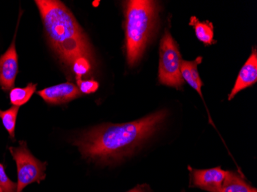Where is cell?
I'll return each instance as SVG.
<instances>
[{
  "instance_id": "1",
  "label": "cell",
  "mask_w": 257,
  "mask_h": 192,
  "mask_svg": "<svg viewBox=\"0 0 257 192\" xmlns=\"http://www.w3.org/2000/svg\"><path fill=\"white\" fill-rule=\"evenodd\" d=\"M167 115L166 111H160L128 123L99 125L83 133L73 145L86 159L103 164L118 163L154 135Z\"/></svg>"
},
{
  "instance_id": "2",
  "label": "cell",
  "mask_w": 257,
  "mask_h": 192,
  "mask_svg": "<svg viewBox=\"0 0 257 192\" xmlns=\"http://www.w3.org/2000/svg\"><path fill=\"white\" fill-rule=\"evenodd\" d=\"M50 46L62 63L72 67L79 58L93 60L86 35L71 11L58 0H37Z\"/></svg>"
},
{
  "instance_id": "3",
  "label": "cell",
  "mask_w": 257,
  "mask_h": 192,
  "mask_svg": "<svg viewBox=\"0 0 257 192\" xmlns=\"http://www.w3.org/2000/svg\"><path fill=\"white\" fill-rule=\"evenodd\" d=\"M157 12V2L154 1L125 2V48L128 66H135L142 58L156 27Z\"/></svg>"
},
{
  "instance_id": "4",
  "label": "cell",
  "mask_w": 257,
  "mask_h": 192,
  "mask_svg": "<svg viewBox=\"0 0 257 192\" xmlns=\"http://www.w3.org/2000/svg\"><path fill=\"white\" fill-rule=\"evenodd\" d=\"M183 61L177 43L166 30L160 43L159 79L165 86L179 89L183 84L180 68Z\"/></svg>"
},
{
  "instance_id": "5",
  "label": "cell",
  "mask_w": 257,
  "mask_h": 192,
  "mask_svg": "<svg viewBox=\"0 0 257 192\" xmlns=\"http://www.w3.org/2000/svg\"><path fill=\"white\" fill-rule=\"evenodd\" d=\"M10 151L17 163L18 179L17 192L23 191V189L32 183H40L44 180L47 163L42 162L35 158L27 148L26 141H20L19 147H10Z\"/></svg>"
},
{
  "instance_id": "6",
  "label": "cell",
  "mask_w": 257,
  "mask_h": 192,
  "mask_svg": "<svg viewBox=\"0 0 257 192\" xmlns=\"http://www.w3.org/2000/svg\"><path fill=\"white\" fill-rule=\"evenodd\" d=\"M190 170V186L209 192H219L227 171L220 167L209 169Z\"/></svg>"
},
{
  "instance_id": "7",
  "label": "cell",
  "mask_w": 257,
  "mask_h": 192,
  "mask_svg": "<svg viewBox=\"0 0 257 192\" xmlns=\"http://www.w3.org/2000/svg\"><path fill=\"white\" fill-rule=\"evenodd\" d=\"M15 38L16 35L8 50L0 56V87L5 92L14 87L19 71Z\"/></svg>"
},
{
  "instance_id": "8",
  "label": "cell",
  "mask_w": 257,
  "mask_h": 192,
  "mask_svg": "<svg viewBox=\"0 0 257 192\" xmlns=\"http://www.w3.org/2000/svg\"><path fill=\"white\" fill-rule=\"evenodd\" d=\"M37 94L44 99L45 102L51 105L66 103L81 95L79 88L71 82H64L46 88L38 91Z\"/></svg>"
},
{
  "instance_id": "9",
  "label": "cell",
  "mask_w": 257,
  "mask_h": 192,
  "mask_svg": "<svg viewBox=\"0 0 257 192\" xmlns=\"http://www.w3.org/2000/svg\"><path fill=\"white\" fill-rule=\"evenodd\" d=\"M257 81V52L253 49L247 61L239 71L236 83L232 88L228 99L232 100L240 91L249 87Z\"/></svg>"
},
{
  "instance_id": "10",
  "label": "cell",
  "mask_w": 257,
  "mask_h": 192,
  "mask_svg": "<svg viewBox=\"0 0 257 192\" xmlns=\"http://www.w3.org/2000/svg\"><path fill=\"white\" fill-rule=\"evenodd\" d=\"M219 192H257V189L249 185L240 174L227 171Z\"/></svg>"
},
{
  "instance_id": "11",
  "label": "cell",
  "mask_w": 257,
  "mask_h": 192,
  "mask_svg": "<svg viewBox=\"0 0 257 192\" xmlns=\"http://www.w3.org/2000/svg\"><path fill=\"white\" fill-rule=\"evenodd\" d=\"M190 26L194 29L198 40L206 46L215 44L213 40V25L209 21L200 22L196 17L190 18Z\"/></svg>"
},
{
  "instance_id": "12",
  "label": "cell",
  "mask_w": 257,
  "mask_h": 192,
  "mask_svg": "<svg viewBox=\"0 0 257 192\" xmlns=\"http://www.w3.org/2000/svg\"><path fill=\"white\" fill-rule=\"evenodd\" d=\"M37 84L32 82L25 88H14L10 93V103L14 106L20 107L27 103L37 90Z\"/></svg>"
},
{
  "instance_id": "13",
  "label": "cell",
  "mask_w": 257,
  "mask_h": 192,
  "mask_svg": "<svg viewBox=\"0 0 257 192\" xmlns=\"http://www.w3.org/2000/svg\"><path fill=\"white\" fill-rule=\"evenodd\" d=\"M19 110H20V107L14 106V105L8 110H0V118L2 119L4 127L8 131L10 138L13 140H15L16 122H17Z\"/></svg>"
},
{
  "instance_id": "14",
  "label": "cell",
  "mask_w": 257,
  "mask_h": 192,
  "mask_svg": "<svg viewBox=\"0 0 257 192\" xmlns=\"http://www.w3.org/2000/svg\"><path fill=\"white\" fill-rule=\"evenodd\" d=\"M72 69H73V73L76 75V80H82V76L87 74L90 71V61L86 58H79L73 63Z\"/></svg>"
},
{
  "instance_id": "15",
  "label": "cell",
  "mask_w": 257,
  "mask_h": 192,
  "mask_svg": "<svg viewBox=\"0 0 257 192\" xmlns=\"http://www.w3.org/2000/svg\"><path fill=\"white\" fill-rule=\"evenodd\" d=\"M180 72H181V76L183 80L186 81L193 89H195L198 93L200 94L201 97H203L202 96V88L198 86L192 78L191 73H190V62L185 61V60L182 61Z\"/></svg>"
},
{
  "instance_id": "16",
  "label": "cell",
  "mask_w": 257,
  "mask_h": 192,
  "mask_svg": "<svg viewBox=\"0 0 257 192\" xmlns=\"http://www.w3.org/2000/svg\"><path fill=\"white\" fill-rule=\"evenodd\" d=\"M0 188L3 192H17V184L9 178L2 164H0Z\"/></svg>"
},
{
  "instance_id": "17",
  "label": "cell",
  "mask_w": 257,
  "mask_h": 192,
  "mask_svg": "<svg viewBox=\"0 0 257 192\" xmlns=\"http://www.w3.org/2000/svg\"><path fill=\"white\" fill-rule=\"evenodd\" d=\"M78 86L81 93L92 94L99 89V83L94 80L77 81Z\"/></svg>"
},
{
  "instance_id": "18",
  "label": "cell",
  "mask_w": 257,
  "mask_h": 192,
  "mask_svg": "<svg viewBox=\"0 0 257 192\" xmlns=\"http://www.w3.org/2000/svg\"><path fill=\"white\" fill-rule=\"evenodd\" d=\"M148 189L147 185H138L126 192H148Z\"/></svg>"
},
{
  "instance_id": "19",
  "label": "cell",
  "mask_w": 257,
  "mask_h": 192,
  "mask_svg": "<svg viewBox=\"0 0 257 192\" xmlns=\"http://www.w3.org/2000/svg\"><path fill=\"white\" fill-rule=\"evenodd\" d=\"M0 192H3L2 189L0 188Z\"/></svg>"
}]
</instances>
